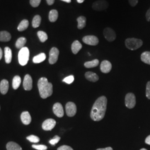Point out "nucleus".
Segmentation results:
<instances>
[{"label": "nucleus", "instance_id": "f257e3e1", "mask_svg": "<svg viewBox=\"0 0 150 150\" xmlns=\"http://www.w3.org/2000/svg\"><path fill=\"white\" fill-rule=\"evenodd\" d=\"M107 100L105 96L100 97L94 103L90 116L92 120L100 121L104 118L107 108Z\"/></svg>", "mask_w": 150, "mask_h": 150}, {"label": "nucleus", "instance_id": "f03ea898", "mask_svg": "<svg viewBox=\"0 0 150 150\" xmlns=\"http://www.w3.org/2000/svg\"><path fill=\"white\" fill-rule=\"evenodd\" d=\"M38 91L40 96L43 99L51 96L53 93V86L46 77H41L39 79L38 83Z\"/></svg>", "mask_w": 150, "mask_h": 150}, {"label": "nucleus", "instance_id": "7ed1b4c3", "mask_svg": "<svg viewBox=\"0 0 150 150\" xmlns=\"http://www.w3.org/2000/svg\"><path fill=\"white\" fill-rule=\"evenodd\" d=\"M143 45V41L135 38H129L125 40L126 47L131 50H136L140 48Z\"/></svg>", "mask_w": 150, "mask_h": 150}, {"label": "nucleus", "instance_id": "20e7f679", "mask_svg": "<svg viewBox=\"0 0 150 150\" xmlns=\"http://www.w3.org/2000/svg\"><path fill=\"white\" fill-rule=\"evenodd\" d=\"M30 57V51L26 47L22 48L18 52V62L21 66H25L28 63Z\"/></svg>", "mask_w": 150, "mask_h": 150}, {"label": "nucleus", "instance_id": "39448f33", "mask_svg": "<svg viewBox=\"0 0 150 150\" xmlns=\"http://www.w3.org/2000/svg\"><path fill=\"white\" fill-rule=\"evenodd\" d=\"M108 7V3L105 0H98L92 5V8L97 11H104Z\"/></svg>", "mask_w": 150, "mask_h": 150}, {"label": "nucleus", "instance_id": "423d86ee", "mask_svg": "<svg viewBox=\"0 0 150 150\" xmlns=\"http://www.w3.org/2000/svg\"><path fill=\"white\" fill-rule=\"evenodd\" d=\"M59 50L56 47H52L51 49L49 54V63L51 64H54L58 60L59 56Z\"/></svg>", "mask_w": 150, "mask_h": 150}, {"label": "nucleus", "instance_id": "0eeeda50", "mask_svg": "<svg viewBox=\"0 0 150 150\" xmlns=\"http://www.w3.org/2000/svg\"><path fill=\"white\" fill-rule=\"evenodd\" d=\"M136 97L134 93H129L125 97V105L128 108H133L136 105Z\"/></svg>", "mask_w": 150, "mask_h": 150}, {"label": "nucleus", "instance_id": "6e6552de", "mask_svg": "<svg viewBox=\"0 0 150 150\" xmlns=\"http://www.w3.org/2000/svg\"><path fill=\"white\" fill-rule=\"evenodd\" d=\"M103 35L105 38L109 42H112L116 38V34L115 31L110 27H107L104 29Z\"/></svg>", "mask_w": 150, "mask_h": 150}, {"label": "nucleus", "instance_id": "1a4fd4ad", "mask_svg": "<svg viewBox=\"0 0 150 150\" xmlns=\"http://www.w3.org/2000/svg\"><path fill=\"white\" fill-rule=\"evenodd\" d=\"M66 112L68 116H74L77 112V107L75 103L72 102H67L66 105Z\"/></svg>", "mask_w": 150, "mask_h": 150}, {"label": "nucleus", "instance_id": "9d476101", "mask_svg": "<svg viewBox=\"0 0 150 150\" xmlns=\"http://www.w3.org/2000/svg\"><path fill=\"white\" fill-rule=\"evenodd\" d=\"M82 41L85 44L91 46H96L99 42V40L95 36L88 35L83 37Z\"/></svg>", "mask_w": 150, "mask_h": 150}, {"label": "nucleus", "instance_id": "9b49d317", "mask_svg": "<svg viewBox=\"0 0 150 150\" xmlns=\"http://www.w3.org/2000/svg\"><path fill=\"white\" fill-rule=\"evenodd\" d=\"M56 124V122L52 118H48L44 121L42 127L45 131H51L54 127Z\"/></svg>", "mask_w": 150, "mask_h": 150}, {"label": "nucleus", "instance_id": "f8f14e48", "mask_svg": "<svg viewBox=\"0 0 150 150\" xmlns=\"http://www.w3.org/2000/svg\"><path fill=\"white\" fill-rule=\"evenodd\" d=\"M54 114L58 117H62L64 115V111L62 105L60 103H56L53 106Z\"/></svg>", "mask_w": 150, "mask_h": 150}, {"label": "nucleus", "instance_id": "ddd939ff", "mask_svg": "<svg viewBox=\"0 0 150 150\" xmlns=\"http://www.w3.org/2000/svg\"><path fill=\"white\" fill-rule=\"evenodd\" d=\"M23 86L26 91H30L32 88V79L30 75H26L25 76Z\"/></svg>", "mask_w": 150, "mask_h": 150}, {"label": "nucleus", "instance_id": "4468645a", "mask_svg": "<svg viewBox=\"0 0 150 150\" xmlns=\"http://www.w3.org/2000/svg\"><path fill=\"white\" fill-rule=\"evenodd\" d=\"M112 69V64L107 60L103 61L100 65V70L105 74L109 73Z\"/></svg>", "mask_w": 150, "mask_h": 150}, {"label": "nucleus", "instance_id": "2eb2a0df", "mask_svg": "<svg viewBox=\"0 0 150 150\" xmlns=\"http://www.w3.org/2000/svg\"><path fill=\"white\" fill-rule=\"evenodd\" d=\"M22 122L25 125H28L31 122V117L28 111H24L21 115Z\"/></svg>", "mask_w": 150, "mask_h": 150}, {"label": "nucleus", "instance_id": "dca6fc26", "mask_svg": "<svg viewBox=\"0 0 150 150\" xmlns=\"http://www.w3.org/2000/svg\"><path fill=\"white\" fill-rule=\"evenodd\" d=\"M9 88V83L7 80H3L0 83V91L3 95H6Z\"/></svg>", "mask_w": 150, "mask_h": 150}, {"label": "nucleus", "instance_id": "f3484780", "mask_svg": "<svg viewBox=\"0 0 150 150\" xmlns=\"http://www.w3.org/2000/svg\"><path fill=\"white\" fill-rule=\"evenodd\" d=\"M82 47V44L77 40L75 41L71 45V50L74 54H77Z\"/></svg>", "mask_w": 150, "mask_h": 150}, {"label": "nucleus", "instance_id": "a211bd4d", "mask_svg": "<svg viewBox=\"0 0 150 150\" xmlns=\"http://www.w3.org/2000/svg\"><path fill=\"white\" fill-rule=\"evenodd\" d=\"M85 77L87 80L93 82H96L99 79L98 76L96 74L91 71H88L86 72L85 74Z\"/></svg>", "mask_w": 150, "mask_h": 150}, {"label": "nucleus", "instance_id": "6ab92c4d", "mask_svg": "<svg viewBox=\"0 0 150 150\" xmlns=\"http://www.w3.org/2000/svg\"><path fill=\"white\" fill-rule=\"evenodd\" d=\"M11 39V34L9 32L6 31L0 32V41L8 42V41H10Z\"/></svg>", "mask_w": 150, "mask_h": 150}, {"label": "nucleus", "instance_id": "aec40b11", "mask_svg": "<svg viewBox=\"0 0 150 150\" xmlns=\"http://www.w3.org/2000/svg\"><path fill=\"white\" fill-rule=\"evenodd\" d=\"M5 58L6 63L9 64L12 61V51L8 47H6L5 48Z\"/></svg>", "mask_w": 150, "mask_h": 150}, {"label": "nucleus", "instance_id": "412c9836", "mask_svg": "<svg viewBox=\"0 0 150 150\" xmlns=\"http://www.w3.org/2000/svg\"><path fill=\"white\" fill-rule=\"evenodd\" d=\"M59 17V13L58 11L56 10H52L49 13L48 18L50 21L51 22H54L56 21Z\"/></svg>", "mask_w": 150, "mask_h": 150}, {"label": "nucleus", "instance_id": "4be33fe9", "mask_svg": "<svg viewBox=\"0 0 150 150\" xmlns=\"http://www.w3.org/2000/svg\"><path fill=\"white\" fill-rule=\"evenodd\" d=\"M7 150H22L21 146L16 142H9L6 145Z\"/></svg>", "mask_w": 150, "mask_h": 150}, {"label": "nucleus", "instance_id": "5701e85b", "mask_svg": "<svg viewBox=\"0 0 150 150\" xmlns=\"http://www.w3.org/2000/svg\"><path fill=\"white\" fill-rule=\"evenodd\" d=\"M77 21L78 22L77 28L80 30L86 26V18L84 16H80L77 18Z\"/></svg>", "mask_w": 150, "mask_h": 150}, {"label": "nucleus", "instance_id": "b1692460", "mask_svg": "<svg viewBox=\"0 0 150 150\" xmlns=\"http://www.w3.org/2000/svg\"><path fill=\"white\" fill-rule=\"evenodd\" d=\"M46 56L45 54L41 53V54H38V55L35 56L33 58V62L35 64H39L44 61L46 59Z\"/></svg>", "mask_w": 150, "mask_h": 150}, {"label": "nucleus", "instance_id": "393cba45", "mask_svg": "<svg viewBox=\"0 0 150 150\" xmlns=\"http://www.w3.org/2000/svg\"><path fill=\"white\" fill-rule=\"evenodd\" d=\"M141 61L146 64H150V52L146 51L141 54Z\"/></svg>", "mask_w": 150, "mask_h": 150}, {"label": "nucleus", "instance_id": "a878e982", "mask_svg": "<svg viewBox=\"0 0 150 150\" xmlns=\"http://www.w3.org/2000/svg\"><path fill=\"white\" fill-rule=\"evenodd\" d=\"M21 79L19 76H15L12 81V87L14 90H17L21 84Z\"/></svg>", "mask_w": 150, "mask_h": 150}, {"label": "nucleus", "instance_id": "bb28decb", "mask_svg": "<svg viewBox=\"0 0 150 150\" xmlns=\"http://www.w3.org/2000/svg\"><path fill=\"white\" fill-rule=\"evenodd\" d=\"M26 42H27V40L26 38H23V37L19 38L16 41V48L21 49L22 48L24 47V46L26 43Z\"/></svg>", "mask_w": 150, "mask_h": 150}, {"label": "nucleus", "instance_id": "cd10ccee", "mask_svg": "<svg viewBox=\"0 0 150 150\" xmlns=\"http://www.w3.org/2000/svg\"><path fill=\"white\" fill-rule=\"evenodd\" d=\"M28 25H29L28 21L27 20H23L19 24L18 26L17 27V30L19 31H23L27 29L28 27Z\"/></svg>", "mask_w": 150, "mask_h": 150}, {"label": "nucleus", "instance_id": "c85d7f7f", "mask_svg": "<svg viewBox=\"0 0 150 150\" xmlns=\"http://www.w3.org/2000/svg\"><path fill=\"white\" fill-rule=\"evenodd\" d=\"M99 64V61L98 59H95L91 61H87L84 64V66L86 68H93L97 66Z\"/></svg>", "mask_w": 150, "mask_h": 150}, {"label": "nucleus", "instance_id": "c756f323", "mask_svg": "<svg viewBox=\"0 0 150 150\" xmlns=\"http://www.w3.org/2000/svg\"><path fill=\"white\" fill-rule=\"evenodd\" d=\"M41 22V17L40 15H36L32 20V26L33 28H38L40 26Z\"/></svg>", "mask_w": 150, "mask_h": 150}, {"label": "nucleus", "instance_id": "7c9ffc66", "mask_svg": "<svg viewBox=\"0 0 150 150\" xmlns=\"http://www.w3.org/2000/svg\"><path fill=\"white\" fill-rule=\"evenodd\" d=\"M38 36L41 42H45L48 38V36L46 32L39 31L38 32Z\"/></svg>", "mask_w": 150, "mask_h": 150}, {"label": "nucleus", "instance_id": "2f4dec72", "mask_svg": "<svg viewBox=\"0 0 150 150\" xmlns=\"http://www.w3.org/2000/svg\"><path fill=\"white\" fill-rule=\"evenodd\" d=\"M26 139L29 141H30L31 142H32V143H38L40 140L38 137L36 136H35V135H30V136L27 137Z\"/></svg>", "mask_w": 150, "mask_h": 150}, {"label": "nucleus", "instance_id": "473e14b6", "mask_svg": "<svg viewBox=\"0 0 150 150\" xmlns=\"http://www.w3.org/2000/svg\"><path fill=\"white\" fill-rule=\"evenodd\" d=\"M74 79H75L74 76L73 75H70L69 76H67V77H65L64 79L63 80V82H64L67 84H71L74 82Z\"/></svg>", "mask_w": 150, "mask_h": 150}, {"label": "nucleus", "instance_id": "72a5a7b5", "mask_svg": "<svg viewBox=\"0 0 150 150\" xmlns=\"http://www.w3.org/2000/svg\"><path fill=\"white\" fill-rule=\"evenodd\" d=\"M61 139V138L59 137V136L56 135L54 137V138L52 139H51L49 142L50 144H51L52 145H55L56 144H57L59 142V140Z\"/></svg>", "mask_w": 150, "mask_h": 150}, {"label": "nucleus", "instance_id": "f704fd0d", "mask_svg": "<svg viewBox=\"0 0 150 150\" xmlns=\"http://www.w3.org/2000/svg\"><path fill=\"white\" fill-rule=\"evenodd\" d=\"M32 147L38 150H46L47 149V147L45 145H32Z\"/></svg>", "mask_w": 150, "mask_h": 150}, {"label": "nucleus", "instance_id": "c9c22d12", "mask_svg": "<svg viewBox=\"0 0 150 150\" xmlns=\"http://www.w3.org/2000/svg\"><path fill=\"white\" fill-rule=\"evenodd\" d=\"M41 0H30V3L33 7H37L40 5Z\"/></svg>", "mask_w": 150, "mask_h": 150}, {"label": "nucleus", "instance_id": "e433bc0d", "mask_svg": "<svg viewBox=\"0 0 150 150\" xmlns=\"http://www.w3.org/2000/svg\"><path fill=\"white\" fill-rule=\"evenodd\" d=\"M146 95L148 99L150 100V81L147 83L146 90Z\"/></svg>", "mask_w": 150, "mask_h": 150}, {"label": "nucleus", "instance_id": "4c0bfd02", "mask_svg": "<svg viewBox=\"0 0 150 150\" xmlns=\"http://www.w3.org/2000/svg\"><path fill=\"white\" fill-rule=\"evenodd\" d=\"M57 150H74L72 147H71L70 146H67V145H63L59 147Z\"/></svg>", "mask_w": 150, "mask_h": 150}, {"label": "nucleus", "instance_id": "58836bf2", "mask_svg": "<svg viewBox=\"0 0 150 150\" xmlns=\"http://www.w3.org/2000/svg\"><path fill=\"white\" fill-rule=\"evenodd\" d=\"M138 2H139V0H129V5L132 7H134L137 5V4H138Z\"/></svg>", "mask_w": 150, "mask_h": 150}, {"label": "nucleus", "instance_id": "ea45409f", "mask_svg": "<svg viewBox=\"0 0 150 150\" xmlns=\"http://www.w3.org/2000/svg\"><path fill=\"white\" fill-rule=\"evenodd\" d=\"M146 18L147 21L150 22V7L146 13Z\"/></svg>", "mask_w": 150, "mask_h": 150}, {"label": "nucleus", "instance_id": "a19ab883", "mask_svg": "<svg viewBox=\"0 0 150 150\" xmlns=\"http://www.w3.org/2000/svg\"><path fill=\"white\" fill-rule=\"evenodd\" d=\"M145 143L150 145V135L146 137V139H145Z\"/></svg>", "mask_w": 150, "mask_h": 150}, {"label": "nucleus", "instance_id": "79ce46f5", "mask_svg": "<svg viewBox=\"0 0 150 150\" xmlns=\"http://www.w3.org/2000/svg\"><path fill=\"white\" fill-rule=\"evenodd\" d=\"M47 3L48 5L51 6L53 5L54 2V0H46Z\"/></svg>", "mask_w": 150, "mask_h": 150}, {"label": "nucleus", "instance_id": "37998d69", "mask_svg": "<svg viewBox=\"0 0 150 150\" xmlns=\"http://www.w3.org/2000/svg\"><path fill=\"white\" fill-rule=\"evenodd\" d=\"M97 150H113L112 148L111 147H108L105 149H98Z\"/></svg>", "mask_w": 150, "mask_h": 150}, {"label": "nucleus", "instance_id": "c03bdc74", "mask_svg": "<svg viewBox=\"0 0 150 150\" xmlns=\"http://www.w3.org/2000/svg\"><path fill=\"white\" fill-rule=\"evenodd\" d=\"M2 55H3V52H2V50L1 48L0 47V60L2 59Z\"/></svg>", "mask_w": 150, "mask_h": 150}, {"label": "nucleus", "instance_id": "a18cd8bd", "mask_svg": "<svg viewBox=\"0 0 150 150\" xmlns=\"http://www.w3.org/2000/svg\"><path fill=\"white\" fill-rule=\"evenodd\" d=\"M84 1H85V0H77V2H78V3H79V4H82V3H83V2H84Z\"/></svg>", "mask_w": 150, "mask_h": 150}, {"label": "nucleus", "instance_id": "49530a36", "mask_svg": "<svg viewBox=\"0 0 150 150\" xmlns=\"http://www.w3.org/2000/svg\"><path fill=\"white\" fill-rule=\"evenodd\" d=\"M61 1H64V2H67V3H71V0H61Z\"/></svg>", "mask_w": 150, "mask_h": 150}, {"label": "nucleus", "instance_id": "de8ad7c7", "mask_svg": "<svg viewBox=\"0 0 150 150\" xmlns=\"http://www.w3.org/2000/svg\"><path fill=\"white\" fill-rule=\"evenodd\" d=\"M140 150H146V149H141Z\"/></svg>", "mask_w": 150, "mask_h": 150}, {"label": "nucleus", "instance_id": "09e8293b", "mask_svg": "<svg viewBox=\"0 0 150 150\" xmlns=\"http://www.w3.org/2000/svg\"><path fill=\"white\" fill-rule=\"evenodd\" d=\"M0 109H1V108H0Z\"/></svg>", "mask_w": 150, "mask_h": 150}]
</instances>
